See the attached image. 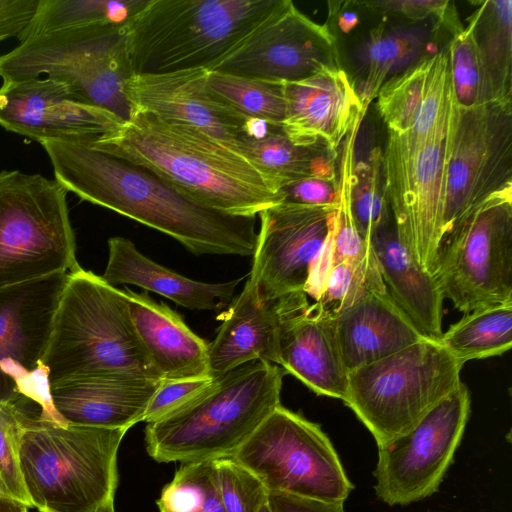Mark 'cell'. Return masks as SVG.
Returning <instances> with one entry per match:
<instances>
[{"instance_id": "4", "label": "cell", "mask_w": 512, "mask_h": 512, "mask_svg": "<svg viewBox=\"0 0 512 512\" xmlns=\"http://www.w3.org/2000/svg\"><path fill=\"white\" fill-rule=\"evenodd\" d=\"M285 374L276 364L253 360L215 378L197 397L147 424V453L163 463L232 458L281 405Z\"/></svg>"}, {"instance_id": "19", "label": "cell", "mask_w": 512, "mask_h": 512, "mask_svg": "<svg viewBox=\"0 0 512 512\" xmlns=\"http://www.w3.org/2000/svg\"><path fill=\"white\" fill-rule=\"evenodd\" d=\"M207 74L197 68L133 75L125 96L132 109L199 129L239 152L238 137L247 118L212 93Z\"/></svg>"}, {"instance_id": "40", "label": "cell", "mask_w": 512, "mask_h": 512, "mask_svg": "<svg viewBox=\"0 0 512 512\" xmlns=\"http://www.w3.org/2000/svg\"><path fill=\"white\" fill-rule=\"evenodd\" d=\"M16 406L0 405V492L32 508L20 468L22 415Z\"/></svg>"}, {"instance_id": "36", "label": "cell", "mask_w": 512, "mask_h": 512, "mask_svg": "<svg viewBox=\"0 0 512 512\" xmlns=\"http://www.w3.org/2000/svg\"><path fill=\"white\" fill-rule=\"evenodd\" d=\"M368 163L355 166V184L351 194V210L355 226L370 245L374 234L392 219L387 200L382 155L372 151Z\"/></svg>"}, {"instance_id": "49", "label": "cell", "mask_w": 512, "mask_h": 512, "mask_svg": "<svg viewBox=\"0 0 512 512\" xmlns=\"http://www.w3.org/2000/svg\"><path fill=\"white\" fill-rule=\"evenodd\" d=\"M106 512H115V509H113V510H109V511H106Z\"/></svg>"}, {"instance_id": "31", "label": "cell", "mask_w": 512, "mask_h": 512, "mask_svg": "<svg viewBox=\"0 0 512 512\" xmlns=\"http://www.w3.org/2000/svg\"><path fill=\"white\" fill-rule=\"evenodd\" d=\"M468 20L493 101L512 103V1L488 0Z\"/></svg>"}, {"instance_id": "10", "label": "cell", "mask_w": 512, "mask_h": 512, "mask_svg": "<svg viewBox=\"0 0 512 512\" xmlns=\"http://www.w3.org/2000/svg\"><path fill=\"white\" fill-rule=\"evenodd\" d=\"M443 183L441 244L483 202L512 188V103L463 107L452 93Z\"/></svg>"}, {"instance_id": "22", "label": "cell", "mask_w": 512, "mask_h": 512, "mask_svg": "<svg viewBox=\"0 0 512 512\" xmlns=\"http://www.w3.org/2000/svg\"><path fill=\"white\" fill-rule=\"evenodd\" d=\"M279 365L318 395L344 401L349 371L338 345L334 317L308 301L283 318Z\"/></svg>"}, {"instance_id": "48", "label": "cell", "mask_w": 512, "mask_h": 512, "mask_svg": "<svg viewBox=\"0 0 512 512\" xmlns=\"http://www.w3.org/2000/svg\"><path fill=\"white\" fill-rule=\"evenodd\" d=\"M259 512H272V511H271V508H270V506H269V504H268V500H267V502H265V503L262 505V507L260 508Z\"/></svg>"}, {"instance_id": "26", "label": "cell", "mask_w": 512, "mask_h": 512, "mask_svg": "<svg viewBox=\"0 0 512 512\" xmlns=\"http://www.w3.org/2000/svg\"><path fill=\"white\" fill-rule=\"evenodd\" d=\"M124 291L135 331L161 380L210 377L208 343L165 303Z\"/></svg>"}, {"instance_id": "6", "label": "cell", "mask_w": 512, "mask_h": 512, "mask_svg": "<svg viewBox=\"0 0 512 512\" xmlns=\"http://www.w3.org/2000/svg\"><path fill=\"white\" fill-rule=\"evenodd\" d=\"M19 458L23 483L39 512L114 509L117 454L127 429L57 424L22 415Z\"/></svg>"}, {"instance_id": "17", "label": "cell", "mask_w": 512, "mask_h": 512, "mask_svg": "<svg viewBox=\"0 0 512 512\" xmlns=\"http://www.w3.org/2000/svg\"><path fill=\"white\" fill-rule=\"evenodd\" d=\"M336 38L292 1L280 8L210 71L286 83L340 68Z\"/></svg>"}, {"instance_id": "12", "label": "cell", "mask_w": 512, "mask_h": 512, "mask_svg": "<svg viewBox=\"0 0 512 512\" xmlns=\"http://www.w3.org/2000/svg\"><path fill=\"white\" fill-rule=\"evenodd\" d=\"M67 277L58 272L0 289V405L34 407L62 425L44 356Z\"/></svg>"}, {"instance_id": "21", "label": "cell", "mask_w": 512, "mask_h": 512, "mask_svg": "<svg viewBox=\"0 0 512 512\" xmlns=\"http://www.w3.org/2000/svg\"><path fill=\"white\" fill-rule=\"evenodd\" d=\"M308 301L304 291L260 301L249 280L242 292L217 317L222 320L214 340L208 344L211 378L253 360L279 366V336L286 314Z\"/></svg>"}, {"instance_id": "38", "label": "cell", "mask_w": 512, "mask_h": 512, "mask_svg": "<svg viewBox=\"0 0 512 512\" xmlns=\"http://www.w3.org/2000/svg\"><path fill=\"white\" fill-rule=\"evenodd\" d=\"M383 285L375 257L365 263L342 262L331 268L315 303L335 317L368 288Z\"/></svg>"}, {"instance_id": "24", "label": "cell", "mask_w": 512, "mask_h": 512, "mask_svg": "<svg viewBox=\"0 0 512 512\" xmlns=\"http://www.w3.org/2000/svg\"><path fill=\"white\" fill-rule=\"evenodd\" d=\"M161 382L79 377L50 385V395L55 410L67 424L128 430L143 421Z\"/></svg>"}, {"instance_id": "46", "label": "cell", "mask_w": 512, "mask_h": 512, "mask_svg": "<svg viewBox=\"0 0 512 512\" xmlns=\"http://www.w3.org/2000/svg\"><path fill=\"white\" fill-rule=\"evenodd\" d=\"M29 507L0 492V512H28Z\"/></svg>"}, {"instance_id": "44", "label": "cell", "mask_w": 512, "mask_h": 512, "mask_svg": "<svg viewBox=\"0 0 512 512\" xmlns=\"http://www.w3.org/2000/svg\"><path fill=\"white\" fill-rule=\"evenodd\" d=\"M39 0H0V42L19 37L34 16Z\"/></svg>"}, {"instance_id": "47", "label": "cell", "mask_w": 512, "mask_h": 512, "mask_svg": "<svg viewBox=\"0 0 512 512\" xmlns=\"http://www.w3.org/2000/svg\"><path fill=\"white\" fill-rule=\"evenodd\" d=\"M358 22V17L353 12H341L338 16V26L343 32L351 30Z\"/></svg>"}, {"instance_id": "2", "label": "cell", "mask_w": 512, "mask_h": 512, "mask_svg": "<svg viewBox=\"0 0 512 512\" xmlns=\"http://www.w3.org/2000/svg\"><path fill=\"white\" fill-rule=\"evenodd\" d=\"M220 212L256 217L282 203L274 182L244 155L194 127L132 109L116 129L88 138Z\"/></svg>"}, {"instance_id": "25", "label": "cell", "mask_w": 512, "mask_h": 512, "mask_svg": "<svg viewBox=\"0 0 512 512\" xmlns=\"http://www.w3.org/2000/svg\"><path fill=\"white\" fill-rule=\"evenodd\" d=\"M452 93L446 48L386 81L377 94V107L389 132L424 134L449 111Z\"/></svg>"}, {"instance_id": "14", "label": "cell", "mask_w": 512, "mask_h": 512, "mask_svg": "<svg viewBox=\"0 0 512 512\" xmlns=\"http://www.w3.org/2000/svg\"><path fill=\"white\" fill-rule=\"evenodd\" d=\"M433 276L443 298L464 314L512 301V188L487 199L447 236Z\"/></svg>"}, {"instance_id": "43", "label": "cell", "mask_w": 512, "mask_h": 512, "mask_svg": "<svg viewBox=\"0 0 512 512\" xmlns=\"http://www.w3.org/2000/svg\"><path fill=\"white\" fill-rule=\"evenodd\" d=\"M338 191L336 175L312 176L280 189L282 203L320 206L337 204Z\"/></svg>"}, {"instance_id": "45", "label": "cell", "mask_w": 512, "mask_h": 512, "mask_svg": "<svg viewBox=\"0 0 512 512\" xmlns=\"http://www.w3.org/2000/svg\"><path fill=\"white\" fill-rule=\"evenodd\" d=\"M272 512H345L344 502H325L282 492H269Z\"/></svg>"}, {"instance_id": "20", "label": "cell", "mask_w": 512, "mask_h": 512, "mask_svg": "<svg viewBox=\"0 0 512 512\" xmlns=\"http://www.w3.org/2000/svg\"><path fill=\"white\" fill-rule=\"evenodd\" d=\"M282 85V129L297 146L325 147L337 152L353 125L367 111L353 80L342 67Z\"/></svg>"}, {"instance_id": "9", "label": "cell", "mask_w": 512, "mask_h": 512, "mask_svg": "<svg viewBox=\"0 0 512 512\" xmlns=\"http://www.w3.org/2000/svg\"><path fill=\"white\" fill-rule=\"evenodd\" d=\"M51 77L67 83L86 102L122 121L132 107L125 84L133 76L126 28L69 29L27 38L0 55L3 81Z\"/></svg>"}, {"instance_id": "39", "label": "cell", "mask_w": 512, "mask_h": 512, "mask_svg": "<svg viewBox=\"0 0 512 512\" xmlns=\"http://www.w3.org/2000/svg\"><path fill=\"white\" fill-rule=\"evenodd\" d=\"M213 462L224 511L259 512L269 494L261 479L233 458H221Z\"/></svg>"}, {"instance_id": "15", "label": "cell", "mask_w": 512, "mask_h": 512, "mask_svg": "<svg viewBox=\"0 0 512 512\" xmlns=\"http://www.w3.org/2000/svg\"><path fill=\"white\" fill-rule=\"evenodd\" d=\"M462 382L407 433L378 448L375 491L386 504L407 505L437 491L452 463L470 413Z\"/></svg>"}, {"instance_id": "11", "label": "cell", "mask_w": 512, "mask_h": 512, "mask_svg": "<svg viewBox=\"0 0 512 512\" xmlns=\"http://www.w3.org/2000/svg\"><path fill=\"white\" fill-rule=\"evenodd\" d=\"M449 111L424 134L388 131L382 155L385 192L398 237L432 274L443 235V163Z\"/></svg>"}, {"instance_id": "23", "label": "cell", "mask_w": 512, "mask_h": 512, "mask_svg": "<svg viewBox=\"0 0 512 512\" xmlns=\"http://www.w3.org/2000/svg\"><path fill=\"white\" fill-rule=\"evenodd\" d=\"M334 324L349 372L427 338L393 301L385 285L368 288L334 317Z\"/></svg>"}, {"instance_id": "3", "label": "cell", "mask_w": 512, "mask_h": 512, "mask_svg": "<svg viewBox=\"0 0 512 512\" xmlns=\"http://www.w3.org/2000/svg\"><path fill=\"white\" fill-rule=\"evenodd\" d=\"M44 366L50 385L79 377L163 381L135 331L125 291L80 266L68 273Z\"/></svg>"}, {"instance_id": "7", "label": "cell", "mask_w": 512, "mask_h": 512, "mask_svg": "<svg viewBox=\"0 0 512 512\" xmlns=\"http://www.w3.org/2000/svg\"><path fill=\"white\" fill-rule=\"evenodd\" d=\"M462 366L438 340L424 338L349 372L343 402L382 448L460 385Z\"/></svg>"}, {"instance_id": "28", "label": "cell", "mask_w": 512, "mask_h": 512, "mask_svg": "<svg viewBox=\"0 0 512 512\" xmlns=\"http://www.w3.org/2000/svg\"><path fill=\"white\" fill-rule=\"evenodd\" d=\"M108 262L101 276L108 284H132L192 310H219L233 300L242 278L225 283L190 279L143 255L124 237L108 240Z\"/></svg>"}, {"instance_id": "18", "label": "cell", "mask_w": 512, "mask_h": 512, "mask_svg": "<svg viewBox=\"0 0 512 512\" xmlns=\"http://www.w3.org/2000/svg\"><path fill=\"white\" fill-rule=\"evenodd\" d=\"M122 122L51 77L3 81L0 87V126L31 140L92 138Z\"/></svg>"}, {"instance_id": "8", "label": "cell", "mask_w": 512, "mask_h": 512, "mask_svg": "<svg viewBox=\"0 0 512 512\" xmlns=\"http://www.w3.org/2000/svg\"><path fill=\"white\" fill-rule=\"evenodd\" d=\"M67 192L41 174L0 172V289L79 267Z\"/></svg>"}, {"instance_id": "35", "label": "cell", "mask_w": 512, "mask_h": 512, "mask_svg": "<svg viewBox=\"0 0 512 512\" xmlns=\"http://www.w3.org/2000/svg\"><path fill=\"white\" fill-rule=\"evenodd\" d=\"M160 512H225L213 460L183 464L157 500Z\"/></svg>"}, {"instance_id": "41", "label": "cell", "mask_w": 512, "mask_h": 512, "mask_svg": "<svg viewBox=\"0 0 512 512\" xmlns=\"http://www.w3.org/2000/svg\"><path fill=\"white\" fill-rule=\"evenodd\" d=\"M377 12L400 16L411 22L434 18L438 24L447 27L452 35L463 28L452 2L446 0H390L359 2Z\"/></svg>"}, {"instance_id": "16", "label": "cell", "mask_w": 512, "mask_h": 512, "mask_svg": "<svg viewBox=\"0 0 512 512\" xmlns=\"http://www.w3.org/2000/svg\"><path fill=\"white\" fill-rule=\"evenodd\" d=\"M335 205L279 203L260 212L248 280L260 301L304 291L336 219Z\"/></svg>"}, {"instance_id": "29", "label": "cell", "mask_w": 512, "mask_h": 512, "mask_svg": "<svg viewBox=\"0 0 512 512\" xmlns=\"http://www.w3.org/2000/svg\"><path fill=\"white\" fill-rule=\"evenodd\" d=\"M238 150L279 188L317 175H336L337 152L325 147L293 144L281 124L247 118L238 137Z\"/></svg>"}, {"instance_id": "5", "label": "cell", "mask_w": 512, "mask_h": 512, "mask_svg": "<svg viewBox=\"0 0 512 512\" xmlns=\"http://www.w3.org/2000/svg\"><path fill=\"white\" fill-rule=\"evenodd\" d=\"M284 0H148L126 27L133 75L212 70Z\"/></svg>"}, {"instance_id": "34", "label": "cell", "mask_w": 512, "mask_h": 512, "mask_svg": "<svg viewBox=\"0 0 512 512\" xmlns=\"http://www.w3.org/2000/svg\"><path fill=\"white\" fill-rule=\"evenodd\" d=\"M212 93L246 118L281 124L285 118L282 83L219 71H209Z\"/></svg>"}, {"instance_id": "30", "label": "cell", "mask_w": 512, "mask_h": 512, "mask_svg": "<svg viewBox=\"0 0 512 512\" xmlns=\"http://www.w3.org/2000/svg\"><path fill=\"white\" fill-rule=\"evenodd\" d=\"M432 33L422 25L380 24L355 49L360 77L355 89L367 109L383 84L426 57Z\"/></svg>"}, {"instance_id": "42", "label": "cell", "mask_w": 512, "mask_h": 512, "mask_svg": "<svg viewBox=\"0 0 512 512\" xmlns=\"http://www.w3.org/2000/svg\"><path fill=\"white\" fill-rule=\"evenodd\" d=\"M213 381L211 377L162 381L146 408L143 421L148 424L163 418L197 397Z\"/></svg>"}, {"instance_id": "32", "label": "cell", "mask_w": 512, "mask_h": 512, "mask_svg": "<svg viewBox=\"0 0 512 512\" xmlns=\"http://www.w3.org/2000/svg\"><path fill=\"white\" fill-rule=\"evenodd\" d=\"M148 0H39L19 42L42 34L80 29H123L145 7Z\"/></svg>"}, {"instance_id": "27", "label": "cell", "mask_w": 512, "mask_h": 512, "mask_svg": "<svg viewBox=\"0 0 512 512\" xmlns=\"http://www.w3.org/2000/svg\"><path fill=\"white\" fill-rule=\"evenodd\" d=\"M370 247L390 297L424 336L438 340L444 298L433 274L402 244L393 216L374 234Z\"/></svg>"}, {"instance_id": "33", "label": "cell", "mask_w": 512, "mask_h": 512, "mask_svg": "<svg viewBox=\"0 0 512 512\" xmlns=\"http://www.w3.org/2000/svg\"><path fill=\"white\" fill-rule=\"evenodd\" d=\"M438 342L461 364L502 355L512 346V301L465 314Z\"/></svg>"}, {"instance_id": "1", "label": "cell", "mask_w": 512, "mask_h": 512, "mask_svg": "<svg viewBox=\"0 0 512 512\" xmlns=\"http://www.w3.org/2000/svg\"><path fill=\"white\" fill-rule=\"evenodd\" d=\"M39 143L55 179L81 199L165 233L196 255H253L256 217L208 207L144 167L95 148L88 138Z\"/></svg>"}, {"instance_id": "13", "label": "cell", "mask_w": 512, "mask_h": 512, "mask_svg": "<svg viewBox=\"0 0 512 512\" xmlns=\"http://www.w3.org/2000/svg\"><path fill=\"white\" fill-rule=\"evenodd\" d=\"M232 458L257 475L268 492L344 502L353 489L327 435L282 405Z\"/></svg>"}, {"instance_id": "37", "label": "cell", "mask_w": 512, "mask_h": 512, "mask_svg": "<svg viewBox=\"0 0 512 512\" xmlns=\"http://www.w3.org/2000/svg\"><path fill=\"white\" fill-rule=\"evenodd\" d=\"M447 51L453 95L457 104L473 107L493 102L486 72L469 25L452 35Z\"/></svg>"}]
</instances>
